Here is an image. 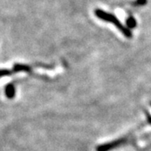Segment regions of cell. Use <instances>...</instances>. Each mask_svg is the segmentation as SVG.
Segmentation results:
<instances>
[{
  "label": "cell",
  "mask_w": 151,
  "mask_h": 151,
  "mask_svg": "<svg viewBox=\"0 0 151 151\" xmlns=\"http://www.w3.org/2000/svg\"><path fill=\"white\" fill-rule=\"evenodd\" d=\"M95 14L97 15V18L101 19H103V20L113 23V24L118 28L119 30L123 33L126 37H132V33H131V31H130L128 28H126L125 26H124V25L122 24V23L119 21V19L114 16V15L109 14V13H107V12H105V11L101 10V9H96V10H95Z\"/></svg>",
  "instance_id": "6da1fadb"
},
{
  "label": "cell",
  "mask_w": 151,
  "mask_h": 151,
  "mask_svg": "<svg viewBox=\"0 0 151 151\" xmlns=\"http://www.w3.org/2000/svg\"><path fill=\"white\" fill-rule=\"evenodd\" d=\"M5 94L9 99H12L15 96V86L13 83H9L5 87Z\"/></svg>",
  "instance_id": "7a4b0ae2"
},
{
  "label": "cell",
  "mask_w": 151,
  "mask_h": 151,
  "mask_svg": "<svg viewBox=\"0 0 151 151\" xmlns=\"http://www.w3.org/2000/svg\"><path fill=\"white\" fill-rule=\"evenodd\" d=\"M13 70L14 72H19V71H23V72H29L31 70L30 66L27 65H22V64H15L14 65Z\"/></svg>",
  "instance_id": "3957f363"
},
{
  "label": "cell",
  "mask_w": 151,
  "mask_h": 151,
  "mask_svg": "<svg viewBox=\"0 0 151 151\" xmlns=\"http://www.w3.org/2000/svg\"><path fill=\"white\" fill-rule=\"evenodd\" d=\"M127 25L129 28H134L136 26V20L132 16H129V18L127 19Z\"/></svg>",
  "instance_id": "277c9868"
},
{
  "label": "cell",
  "mask_w": 151,
  "mask_h": 151,
  "mask_svg": "<svg viewBox=\"0 0 151 151\" xmlns=\"http://www.w3.org/2000/svg\"><path fill=\"white\" fill-rule=\"evenodd\" d=\"M11 73H12V71L10 70H8V69H0V77L10 75Z\"/></svg>",
  "instance_id": "5b68a950"
},
{
  "label": "cell",
  "mask_w": 151,
  "mask_h": 151,
  "mask_svg": "<svg viewBox=\"0 0 151 151\" xmlns=\"http://www.w3.org/2000/svg\"><path fill=\"white\" fill-rule=\"evenodd\" d=\"M146 2H147L146 0H136V1H135V4L134 5H144V4H145Z\"/></svg>",
  "instance_id": "8992f818"
}]
</instances>
